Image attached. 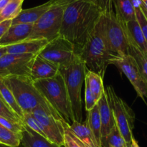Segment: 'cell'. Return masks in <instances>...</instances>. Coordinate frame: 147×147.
Segmentation results:
<instances>
[{"label":"cell","instance_id":"cell-1","mask_svg":"<svg viewBox=\"0 0 147 147\" xmlns=\"http://www.w3.org/2000/svg\"><path fill=\"white\" fill-rule=\"evenodd\" d=\"M102 11L90 0H74L64 10L60 35L71 42L76 51L83 47Z\"/></svg>","mask_w":147,"mask_h":147},{"label":"cell","instance_id":"cell-2","mask_svg":"<svg viewBox=\"0 0 147 147\" xmlns=\"http://www.w3.org/2000/svg\"><path fill=\"white\" fill-rule=\"evenodd\" d=\"M77 53L84 62L87 70L95 72L103 78L112 55L105 34L103 12L84 45Z\"/></svg>","mask_w":147,"mask_h":147},{"label":"cell","instance_id":"cell-3","mask_svg":"<svg viewBox=\"0 0 147 147\" xmlns=\"http://www.w3.org/2000/svg\"><path fill=\"white\" fill-rule=\"evenodd\" d=\"M36 88L60 117L69 125L74 121L64 79L60 73L54 78L33 81Z\"/></svg>","mask_w":147,"mask_h":147},{"label":"cell","instance_id":"cell-4","mask_svg":"<svg viewBox=\"0 0 147 147\" xmlns=\"http://www.w3.org/2000/svg\"><path fill=\"white\" fill-rule=\"evenodd\" d=\"M86 72V65L78 53L70 63L60 67V73L64 79L70 100L73 119L78 122H83L81 89Z\"/></svg>","mask_w":147,"mask_h":147},{"label":"cell","instance_id":"cell-5","mask_svg":"<svg viewBox=\"0 0 147 147\" xmlns=\"http://www.w3.org/2000/svg\"><path fill=\"white\" fill-rule=\"evenodd\" d=\"M1 79L13 93L23 115L30 113L40 106L53 109L36 88L30 77L9 76Z\"/></svg>","mask_w":147,"mask_h":147},{"label":"cell","instance_id":"cell-6","mask_svg":"<svg viewBox=\"0 0 147 147\" xmlns=\"http://www.w3.org/2000/svg\"><path fill=\"white\" fill-rule=\"evenodd\" d=\"M74 0H62L46 11L35 23L27 40H46L48 42L60 35L63 13L66 6Z\"/></svg>","mask_w":147,"mask_h":147},{"label":"cell","instance_id":"cell-7","mask_svg":"<svg viewBox=\"0 0 147 147\" xmlns=\"http://www.w3.org/2000/svg\"><path fill=\"white\" fill-rule=\"evenodd\" d=\"M106 40L112 55V59L118 56L129 54V40L126 23L117 17L114 9L103 12Z\"/></svg>","mask_w":147,"mask_h":147},{"label":"cell","instance_id":"cell-8","mask_svg":"<svg viewBox=\"0 0 147 147\" xmlns=\"http://www.w3.org/2000/svg\"><path fill=\"white\" fill-rule=\"evenodd\" d=\"M113 111L116 126L123 136L126 144H131L133 137L135 115L132 109L122 98L118 96L112 86L104 88Z\"/></svg>","mask_w":147,"mask_h":147},{"label":"cell","instance_id":"cell-9","mask_svg":"<svg viewBox=\"0 0 147 147\" xmlns=\"http://www.w3.org/2000/svg\"><path fill=\"white\" fill-rule=\"evenodd\" d=\"M30 113L41 124L48 142L57 147L64 146V120L54 109L40 106Z\"/></svg>","mask_w":147,"mask_h":147},{"label":"cell","instance_id":"cell-10","mask_svg":"<svg viewBox=\"0 0 147 147\" xmlns=\"http://www.w3.org/2000/svg\"><path fill=\"white\" fill-rule=\"evenodd\" d=\"M76 54L74 45L65 37L59 35L48 42L38 55L60 67L70 63L75 58Z\"/></svg>","mask_w":147,"mask_h":147},{"label":"cell","instance_id":"cell-11","mask_svg":"<svg viewBox=\"0 0 147 147\" xmlns=\"http://www.w3.org/2000/svg\"><path fill=\"white\" fill-rule=\"evenodd\" d=\"M33 54L7 53L0 58V78L9 76L30 77V70L34 57Z\"/></svg>","mask_w":147,"mask_h":147},{"label":"cell","instance_id":"cell-12","mask_svg":"<svg viewBox=\"0 0 147 147\" xmlns=\"http://www.w3.org/2000/svg\"><path fill=\"white\" fill-rule=\"evenodd\" d=\"M111 64L116 65L126 76L134 88L138 96L145 100V98H147L146 85L134 58L129 54L118 56L110 60Z\"/></svg>","mask_w":147,"mask_h":147},{"label":"cell","instance_id":"cell-13","mask_svg":"<svg viewBox=\"0 0 147 147\" xmlns=\"http://www.w3.org/2000/svg\"><path fill=\"white\" fill-rule=\"evenodd\" d=\"M60 73V66L37 55L30 70V78L34 81L54 78Z\"/></svg>","mask_w":147,"mask_h":147},{"label":"cell","instance_id":"cell-14","mask_svg":"<svg viewBox=\"0 0 147 147\" xmlns=\"http://www.w3.org/2000/svg\"><path fill=\"white\" fill-rule=\"evenodd\" d=\"M98 106L99 114H100V122H101L102 144H103L108 135L110 134L116 125L113 111L105 90L103 96L98 102Z\"/></svg>","mask_w":147,"mask_h":147},{"label":"cell","instance_id":"cell-15","mask_svg":"<svg viewBox=\"0 0 147 147\" xmlns=\"http://www.w3.org/2000/svg\"><path fill=\"white\" fill-rule=\"evenodd\" d=\"M61 1L62 0H49L41 5L27 9H22L20 14L12 20L11 24H34L53 6Z\"/></svg>","mask_w":147,"mask_h":147},{"label":"cell","instance_id":"cell-16","mask_svg":"<svg viewBox=\"0 0 147 147\" xmlns=\"http://www.w3.org/2000/svg\"><path fill=\"white\" fill-rule=\"evenodd\" d=\"M33 24H11L7 32L0 39V45L8 46L26 40L32 30Z\"/></svg>","mask_w":147,"mask_h":147},{"label":"cell","instance_id":"cell-17","mask_svg":"<svg viewBox=\"0 0 147 147\" xmlns=\"http://www.w3.org/2000/svg\"><path fill=\"white\" fill-rule=\"evenodd\" d=\"M48 43L46 40H26L22 42L6 46L7 53L10 54H33L38 55Z\"/></svg>","mask_w":147,"mask_h":147},{"label":"cell","instance_id":"cell-18","mask_svg":"<svg viewBox=\"0 0 147 147\" xmlns=\"http://www.w3.org/2000/svg\"><path fill=\"white\" fill-rule=\"evenodd\" d=\"M69 128L76 137L83 144L89 147H98L87 120L83 122L74 121L71 124L69 125Z\"/></svg>","mask_w":147,"mask_h":147},{"label":"cell","instance_id":"cell-19","mask_svg":"<svg viewBox=\"0 0 147 147\" xmlns=\"http://www.w3.org/2000/svg\"><path fill=\"white\" fill-rule=\"evenodd\" d=\"M126 29L129 42H131L141 51L146 53L147 43L136 17L126 23Z\"/></svg>","mask_w":147,"mask_h":147},{"label":"cell","instance_id":"cell-20","mask_svg":"<svg viewBox=\"0 0 147 147\" xmlns=\"http://www.w3.org/2000/svg\"><path fill=\"white\" fill-rule=\"evenodd\" d=\"M21 144L23 147H57L24 125Z\"/></svg>","mask_w":147,"mask_h":147},{"label":"cell","instance_id":"cell-21","mask_svg":"<svg viewBox=\"0 0 147 147\" xmlns=\"http://www.w3.org/2000/svg\"><path fill=\"white\" fill-rule=\"evenodd\" d=\"M113 9L116 16L125 23L136 17L133 0H113Z\"/></svg>","mask_w":147,"mask_h":147},{"label":"cell","instance_id":"cell-22","mask_svg":"<svg viewBox=\"0 0 147 147\" xmlns=\"http://www.w3.org/2000/svg\"><path fill=\"white\" fill-rule=\"evenodd\" d=\"M103 78L98 73L89 70H87L85 77V87L88 88L92 92L98 101L104 93Z\"/></svg>","mask_w":147,"mask_h":147},{"label":"cell","instance_id":"cell-23","mask_svg":"<svg viewBox=\"0 0 147 147\" xmlns=\"http://www.w3.org/2000/svg\"><path fill=\"white\" fill-rule=\"evenodd\" d=\"M88 123L90 126V130L93 132L96 142L98 147H102V134H101V122H100V114L98 104L95 106L90 111H88L87 114Z\"/></svg>","mask_w":147,"mask_h":147},{"label":"cell","instance_id":"cell-24","mask_svg":"<svg viewBox=\"0 0 147 147\" xmlns=\"http://www.w3.org/2000/svg\"><path fill=\"white\" fill-rule=\"evenodd\" d=\"M129 55L134 58L147 87V52L144 53L129 42Z\"/></svg>","mask_w":147,"mask_h":147},{"label":"cell","instance_id":"cell-25","mask_svg":"<svg viewBox=\"0 0 147 147\" xmlns=\"http://www.w3.org/2000/svg\"><path fill=\"white\" fill-rule=\"evenodd\" d=\"M0 94L3 100L9 106L10 109L13 111L15 113H17L19 116L22 120L23 118V112L19 105L17 104L15 98L14 97V95L11 93L10 89L7 87V85L4 83L3 80L0 78Z\"/></svg>","mask_w":147,"mask_h":147},{"label":"cell","instance_id":"cell-26","mask_svg":"<svg viewBox=\"0 0 147 147\" xmlns=\"http://www.w3.org/2000/svg\"><path fill=\"white\" fill-rule=\"evenodd\" d=\"M23 1L11 0L0 12V22L6 20H13L22 10Z\"/></svg>","mask_w":147,"mask_h":147},{"label":"cell","instance_id":"cell-27","mask_svg":"<svg viewBox=\"0 0 147 147\" xmlns=\"http://www.w3.org/2000/svg\"><path fill=\"white\" fill-rule=\"evenodd\" d=\"M22 135L17 134L0 124V144L9 147H19Z\"/></svg>","mask_w":147,"mask_h":147},{"label":"cell","instance_id":"cell-28","mask_svg":"<svg viewBox=\"0 0 147 147\" xmlns=\"http://www.w3.org/2000/svg\"><path fill=\"white\" fill-rule=\"evenodd\" d=\"M102 147H126L124 139L116 125H115L106 140L102 144Z\"/></svg>","mask_w":147,"mask_h":147},{"label":"cell","instance_id":"cell-29","mask_svg":"<svg viewBox=\"0 0 147 147\" xmlns=\"http://www.w3.org/2000/svg\"><path fill=\"white\" fill-rule=\"evenodd\" d=\"M0 117L4 118L14 123H21V124L23 123L21 118L17 113H14L10 109L9 106L1 99H0Z\"/></svg>","mask_w":147,"mask_h":147},{"label":"cell","instance_id":"cell-30","mask_svg":"<svg viewBox=\"0 0 147 147\" xmlns=\"http://www.w3.org/2000/svg\"><path fill=\"white\" fill-rule=\"evenodd\" d=\"M22 121L24 125L30 128L31 130L34 131L39 135L42 136L43 138L46 139V136L45 135L44 132L42 131L41 124L37 121V119L31 114V113H24L22 118Z\"/></svg>","mask_w":147,"mask_h":147},{"label":"cell","instance_id":"cell-31","mask_svg":"<svg viewBox=\"0 0 147 147\" xmlns=\"http://www.w3.org/2000/svg\"><path fill=\"white\" fill-rule=\"evenodd\" d=\"M63 125L65 128L64 135V146L65 147H81L77 141L75 139L73 133L69 128V125L67 122L63 121Z\"/></svg>","mask_w":147,"mask_h":147},{"label":"cell","instance_id":"cell-32","mask_svg":"<svg viewBox=\"0 0 147 147\" xmlns=\"http://www.w3.org/2000/svg\"><path fill=\"white\" fill-rule=\"evenodd\" d=\"M0 124L8 129L9 130L20 135H22L24 130V123L21 124V123H14L1 117H0Z\"/></svg>","mask_w":147,"mask_h":147},{"label":"cell","instance_id":"cell-33","mask_svg":"<svg viewBox=\"0 0 147 147\" xmlns=\"http://www.w3.org/2000/svg\"><path fill=\"white\" fill-rule=\"evenodd\" d=\"M135 14H136V18L140 25L145 40L147 43V20L145 17L144 14L142 12L141 7L135 9Z\"/></svg>","mask_w":147,"mask_h":147},{"label":"cell","instance_id":"cell-34","mask_svg":"<svg viewBox=\"0 0 147 147\" xmlns=\"http://www.w3.org/2000/svg\"><path fill=\"white\" fill-rule=\"evenodd\" d=\"M99 7L102 12L113 9V0H99Z\"/></svg>","mask_w":147,"mask_h":147},{"label":"cell","instance_id":"cell-35","mask_svg":"<svg viewBox=\"0 0 147 147\" xmlns=\"http://www.w3.org/2000/svg\"><path fill=\"white\" fill-rule=\"evenodd\" d=\"M12 20H6V21L0 22V39L4 36L11 25Z\"/></svg>","mask_w":147,"mask_h":147},{"label":"cell","instance_id":"cell-36","mask_svg":"<svg viewBox=\"0 0 147 147\" xmlns=\"http://www.w3.org/2000/svg\"><path fill=\"white\" fill-rule=\"evenodd\" d=\"M11 0H0V12L5 8Z\"/></svg>","mask_w":147,"mask_h":147},{"label":"cell","instance_id":"cell-37","mask_svg":"<svg viewBox=\"0 0 147 147\" xmlns=\"http://www.w3.org/2000/svg\"><path fill=\"white\" fill-rule=\"evenodd\" d=\"M7 47H6V46L0 45V58H1V57H2L4 55L7 54Z\"/></svg>","mask_w":147,"mask_h":147},{"label":"cell","instance_id":"cell-38","mask_svg":"<svg viewBox=\"0 0 147 147\" xmlns=\"http://www.w3.org/2000/svg\"><path fill=\"white\" fill-rule=\"evenodd\" d=\"M131 147H140L139 146V144H138L137 141H136V139L134 138V136L132 137L131 143Z\"/></svg>","mask_w":147,"mask_h":147},{"label":"cell","instance_id":"cell-39","mask_svg":"<svg viewBox=\"0 0 147 147\" xmlns=\"http://www.w3.org/2000/svg\"><path fill=\"white\" fill-rule=\"evenodd\" d=\"M71 132H72V131H71ZM72 133H73V132H72ZM73 136H74L75 139H76V140L77 141V142H78V143L79 144H80V146H81V147H89L88 146H87V145H86V144H83V142H80V141L79 140V139H78V138H76V136H75L74 134H73Z\"/></svg>","mask_w":147,"mask_h":147},{"label":"cell","instance_id":"cell-40","mask_svg":"<svg viewBox=\"0 0 147 147\" xmlns=\"http://www.w3.org/2000/svg\"><path fill=\"white\" fill-rule=\"evenodd\" d=\"M141 9H142V12H143V14H144V16H145V17H146V20H147V10L146 9H145V7H144L143 5H141Z\"/></svg>","mask_w":147,"mask_h":147},{"label":"cell","instance_id":"cell-41","mask_svg":"<svg viewBox=\"0 0 147 147\" xmlns=\"http://www.w3.org/2000/svg\"><path fill=\"white\" fill-rule=\"evenodd\" d=\"M142 4L145 7V9L147 10V0H140Z\"/></svg>","mask_w":147,"mask_h":147},{"label":"cell","instance_id":"cell-42","mask_svg":"<svg viewBox=\"0 0 147 147\" xmlns=\"http://www.w3.org/2000/svg\"><path fill=\"white\" fill-rule=\"evenodd\" d=\"M90 1H91L92 2L94 3V4H96V5H98L99 7V0H90Z\"/></svg>","mask_w":147,"mask_h":147},{"label":"cell","instance_id":"cell-43","mask_svg":"<svg viewBox=\"0 0 147 147\" xmlns=\"http://www.w3.org/2000/svg\"><path fill=\"white\" fill-rule=\"evenodd\" d=\"M0 147H9V146H5V145H3V144H0Z\"/></svg>","mask_w":147,"mask_h":147},{"label":"cell","instance_id":"cell-44","mask_svg":"<svg viewBox=\"0 0 147 147\" xmlns=\"http://www.w3.org/2000/svg\"><path fill=\"white\" fill-rule=\"evenodd\" d=\"M126 147H131V144H126Z\"/></svg>","mask_w":147,"mask_h":147},{"label":"cell","instance_id":"cell-45","mask_svg":"<svg viewBox=\"0 0 147 147\" xmlns=\"http://www.w3.org/2000/svg\"><path fill=\"white\" fill-rule=\"evenodd\" d=\"M16 1H24V0H16Z\"/></svg>","mask_w":147,"mask_h":147},{"label":"cell","instance_id":"cell-46","mask_svg":"<svg viewBox=\"0 0 147 147\" xmlns=\"http://www.w3.org/2000/svg\"><path fill=\"white\" fill-rule=\"evenodd\" d=\"M0 99H1V100H3V99H2V98H1V94H0Z\"/></svg>","mask_w":147,"mask_h":147}]
</instances>
